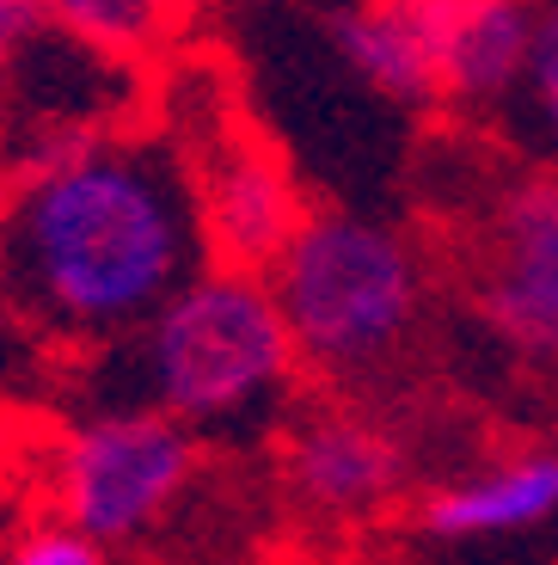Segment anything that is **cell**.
Wrapping results in <instances>:
<instances>
[{"mask_svg": "<svg viewBox=\"0 0 558 565\" xmlns=\"http://www.w3.org/2000/svg\"><path fill=\"white\" fill-rule=\"evenodd\" d=\"M203 258L196 184L148 141H62L0 210V270L43 326H148Z\"/></svg>", "mask_w": 558, "mask_h": 565, "instance_id": "obj_1", "label": "cell"}, {"mask_svg": "<svg viewBox=\"0 0 558 565\" xmlns=\"http://www.w3.org/2000/svg\"><path fill=\"white\" fill-rule=\"evenodd\" d=\"M141 387L148 412L172 424H234L265 412L289 387L294 351L289 320L277 308L270 277L246 270H196L179 296L141 326Z\"/></svg>", "mask_w": 558, "mask_h": 565, "instance_id": "obj_2", "label": "cell"}, {"mask_svg": "<svg viewBox=\"0 0 558 565\" xmlns=\"http://www.w3.org/2000/svg\"><path fill=\"white\" fill-rule=\"evenodd\" d=\"M294 351L320 369H368L418 320V258L356 215H308L270 270Z\"/></svg>", "mask_w": 558, "mask_h": 565, "instance_id": "obj_3", "label": "cell"}, {"mask_svg": "<svg viewBox=\"0 0 558 565\" xmlns=\"http://www.w3.org/2000/svg\"><path fill=\"white\" fill-rule=\"evenodd\" d=\"M196 473V437L167 412L117 406L86 418L56 455V504L62 523L86 541L111 547L136 541L179 504L184 480Z\"/></svg>", "mask_w": 558, "mask_h": 565, "instance_id": "obj_4", "label": "cell"}, {"mask_svg": "<svg viewBox=\"0 0 558 565\" xmlns=\"http://www.w3.org/2000/svg\"><path fill=\"white\" fill-rule=\"evenodd\" d=\"M479 308L516 356L558 363V167L528 172L497 198Z\"/></svg>", "mask_w": 558, "mask_h": 565, "instance_id": "obj_5", "label": "cell"}, {"mask_svg": "<svg viewBox=\"0 0 558 565\" xmlns=\"http://www.w3.org/2000/svg\"><path fill=\"white\" fill-rule=\"evenodd\" d=\"M196 184V227H203V253L222 270L265 277L282 265L289 241L301 234L308 210L294 198V179L251 148L246 136H222L191 172Z\"/></svg>", "mask_w": 558, "mask_h": 565, "instance_id": "obj_6", "label": "cell"}, {"mask_svg": "<svg viewBox=\"0 0 558 565\" xmlns=\"http://www.w3.org/2000/svg\"><path fill=\"white\" fill-rule=\"evenodd\" d=\"M423 31L436 99L503 105L522 81L534 38V0H399Z\"/></svg>", "mask_w": 558, "mask_h": 565, "instance_id": "obj_7", "label": "cell"}, {"mask_svg": "<svg viewBox=\"0 0 558 565\" xmlns=\"http://www.w3.org/2000/svg\"><path fill=\"white\" fill-rule=\"evenodd\" d=\"M289 480H294V492L320 510H368L399 492L405 449L380 424L350 418V412H325V418L294 430Z\"/></svg>", "mask_w": 558, "mask_h": 565, "instance_id": "obj_8", "label": "cell"}, {"mask_svg": "<svg viewBox=\"0 0 558 565\" xmlns=\"http://www.w3.org/2000/svg\"><path fill=\"white\" fill-rule=\"evenodd\" d=\"M558 516V455L528 449L509 461L466 473L442 486L423 504V529L442 541H491V535H528Z\"/></svg>", "mask_w": 558, "mask_h": 565, "instance_id": "obj_9", "label": "cell"}, {"mask_svg": "<svg viewBox=\"0 0 558 565\" xmlns=\"http://www.w3.org/2000/svg\"><path fill=\"white\" fill-rule=\"evenodd\" d=\"M337 50L350 74L399 105H436V68L423 50V31L411 25L399 0H363L356 13L337 19Z\"/></svg>", "mask_w": 558, "mask_h": 565, "instance_id": "obj_10", "label": "cell"}, {"mask_svg": "<svg viewBox=\"0 0 558 565\" xmlns=\"http://www.w3.org/2000/svg\"><path fill=\"white\" fill-rule=\"evenodd\" d=\"M43 19L105 62H141L172 31L167 0H43Z\"/></svg>", "mask_w": 558, "mask_h": 565, "instance_id": "obj_11", "label": "cell"}, {"mask_svg": "<svg viewBox=\"0 0 558 565\" xmlns=\"http://www.w3.org/2000/svg\"><path fill=\"white\" fill-rule=\"evenodd\" d=\"M509 99H516L528 136L558 160V0H534L528 62H522V81H516Z\"/></svg>", "mask_w": 558, "mask_h": 565, "instance_id": "obj_12", "label": "cell"}, {"mask_svg": "<svg viewBox=\"0 0 558 565\" xmlns=\"http://www.w3.org/2000/svg\"><path fill=\"white\" fill-rule=\"evenodd\" d=\"M13 565H111L98 541H86L81 529L68 523H50V529H31L25 541L13 547Z\"/></svg>", "mask_w": 558, "mask_h": 565, "instance_id": "obj_13", "label": "cell"}, {"mask_svg": "<svg viewBox=\"0 0 558 565\" xmlns=\"http://www.w3.org/2000/svg\"><path fill=\"white\" fill-rule=\"evenodd\" d=\"M37 25H43V0H0V68L25 50Z\"/></svg>", "mask_w": 558, "mask_h": 565, "instance_id": "obj_14", "label": "cell"}, {"mask_svg": "<svg viewBox=\"0 0 558 565\" xmlns=\"http://www.w3.org/2000/svg\"><path fill=\"white\" fill-rule=\"evenodd\" d=\"M167 7H172V13H184V7H203V0H167Z\"/></svg>", "mask_w": 558, "mask_h": 565, "instance_id": "obj_15", "label": "cell"}]
</instances>
